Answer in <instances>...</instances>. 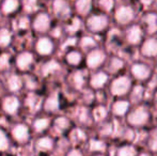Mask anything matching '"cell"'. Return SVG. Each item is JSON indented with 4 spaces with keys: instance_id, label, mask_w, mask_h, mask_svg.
Segmentation results:
<instances>
[{
    "instance_id": "obj_1",
    "label": "cell",
    "mask_w": 157,
    "mask_h": 156,
    "mask_svg": "<svg viewBox=\"0 0 157 156\" xmlns=\"http://www.w3.org/2000/svg\"><path fill=\"white\" fill-rule=\"evenodd\" d=\"M30 27L39 36L46 34L52 28V16L47 11H36L30 19Z\"/></svg>"
},
{
    "instance_id": "obj_2",
    "label": "cell",
    "mask_w": 157,
    "mask_h": 156,
    "mask_svg": "<svg viewBox=\"0 0 157 156\" xmlns=\"http://www.w3.org/2000/svg\"><path fill=\"white\" fill-rule=\"evenodd\" d=\"M11 137L15 142L24 146L29 142L31 137V129L25 123H16L11 128Z\"/></svg>"
},
{
    "instance_id": "obj_3",
    "label": "cell",
    "mask_w": 157,
    "mask_h": 156,
    "mask_svg": "<svg viewBox=\"0 0 157 156\" xmlns=\"http://www.w3.org/2000/svg\"><path fill=\"white\" fill-rule=\"evenodd\" d=\"M34 50L36 55L41 57H48L54 54L55 50V43L54 40L49 38L46 34L40 36L34 43Z\"/></svg>"
},
{
    "instance_id": "obj_4",
    "label": "cell",
    "mask_w": 157,
    "mask_h": 156,
    "mask_svg": "<svg viewBox=\"0 0 157 156\" xmlns=\"http://www.w3.org/2000/svg\"><path fill=\"white\" fill-rule=\"evenodd\" d=\"M14 63L19 72H28L34 64V55L29 50H23L16 55Z\"/></svg>"
},
{
    "instance_id": "obj_5",
    "label": "cell",
    "mask_w": 157,
    "mask_h": 156,
    "mask_svg": "<svg viewBox=\"0 0 157 156\" xmlns=\"http://www.w3.org/2000/svg\"><path fill=\"white\" fill-rule=\"evenodd\" d=\"M21 108V101L16 94H9L1 100V110L8 116H15Z\"/></svg>"
},
{
    "instance_id": "obj_6",
    "label": "cell",
    "mask_w": 157,
    "mask_h": 156,
    "mask_svg": "<svg viewBox=\"0 0 157 156\" xmlns=\"http://www.w3.org/2000/svg\"><path fill=\"white\" fill-rule=\"evenodd\" d=\"M21 9V0H1L0 12L4 16H12Z\"/></svg>"
},
{
    "instance_id": "obj_7",
    "label": "cell",
    "mask_w": 157,
    "mask_h": 156,
    "mask_svg": "<svg viewBox=\"0 0 157 156\" xmlns=\"http://www.w3.org/2000/svg\"><path fill=\"white\" fill-rule=\"evenodd\" d=\"M34 148L37 152H41V153L50 152V151H52L55 148L54 139H52V137H49V136H46V135L40 136L34 141Z\"/></svg>"
},
{
    "instance_id": "obj_8",
    "label": "cell",
    "mask_w": 157,
    "mask_h": 156,
    "mask_svg": "<svg viewBox=\"0 0 157 156\" xmlns=\"http://www.w3.org/2000/svg\"><path fill=\"white\" fill-rule=\"evenodd\" d=\"M52 10L54 15L59 19H64L70 14V6L65 0H52Z\"/></svg>"
},
{
    "instance_id": "obj_9",
    "label": "cell",
    "mask_w": 157,
    "mask_h": 156,
    "mask_svg": "<svg viewBox=\"0 0 157 156\" xmlns=\"http://www.w3.org/2000/svg\"><path fill=\"white\" fill-rule=\"evenodd\" d=\"M6 87L12 94L19 92L24 88V80L23 77L18 74H11L6 81Z\"/></svg>"
},
{
    "instance_id": "obj_10",
    "label": "cell",
    "mask_w": 157,
    "mask_h": 156,
    "mask_svg": "<svg viewBox=\"0 0 157 156\" xmlns=\"http://www.w3.org/2000/svg\"><path fill=\"white\" fill-rule=\"evenodd\" d=\"M52 125V120L48 117H37L32 122V131L36 134H43L47 131Z\"/></svg>"
},
{
    "instance_id": "obj_11",
    "label": "cell",
    "mask_w": 157,
    "mask_h": 156,
    "mask_svg": "<svg viewBox=\"0 0 157 156\" xmlns=\"http://www.w3.org/2000/svg\"><path fill=\"white\" fill-rule=\"evenodd\" d=\"M42 105H43V98L33 92L28 94L25 100V106L32 112L42 107Z\"/></svg>"
},
{
    "instance_id": "obj_12",
    "label": "cell",
    "mask_w": 157,
    "mask_h": 156,
    "mask_svg": "<svg viewBox=\"0 0 157 156\" xmlns=\"http://www.w3.org/2000/svg\"><path fill=\"white\" fill-rule=\"evenodd\" d=\"M43 107L44 111L47 113L55 112L59 109V100L56 94H52L50 96H47L45 100H43Z\"/></svg>"
},
{
    "instance_id": "obj_13",
    "label": "cell",
    "mask_w": 157,
    "mask_h": 156,
    "mask_svg": "<svg viewBox=\"0 0 157 156\" xmlns=\"http://www.w3.org/2000/svg\"><path fill=\"white\" fill-rule=\"evenodd\" d=\"M13 41V32L11 29L6 27L0 28V48L6 49L12 44Z\"/></svg>"
},
{
    "instance_id": "obj_14",
    "label": "cell",
    "mask_w": 157,
    "mask_h": 156,
    "mask_svg": "<svg viewBox=\"0 0 157 156\" xmlns=\"http://www.w3.org/2000/svg\"><path fill=\"white\" fill-rule=\"evenodd\" d=\"M13 28L16 31H26L30 28V19L28 15H21L16 16L13 21Z\"/></svg>"
},
{
    "instance_id": "obj_15",
    "label": "cell",
    "mask_w": 157,
    "mask_h": 156,
    "mask_svg": "<svg viewBox=\"0 0 157 156\" xmlns=\"http://www.w3.org/2000/svg\"><path fill=\"white\" fill-rule=\"evenodd\" d=\"M59 69H60V65H59V63L56 60H47L42 65L41 73L44 77H48L49 75L59 71Z\"/></svg>"
},
{
    "instance_id": "obj_16",
    "label": "cell",
    "mask_w": 157,
    "mask_h": 156,
    "mask_svg": "<svg viewBox=\"0 0 157 156\" xmlns=\"http://www.w3.org/2000/svg\"><path fill=\"white\" fill-rule=\"evenodd\" d=\"M39 0H21V9H23L27 14H34L36 11H39Z\"/></svg>"
},
{
    "instance_id": "obj_17",
    "label": "cell",
    "mask_w": 157,
    "mask_h": 156,
    "mask_svg": "<svg viewBox=\"0 0 157 156\" xmlns=\"http://www.w3.org/2000/svg\"><path fill=\"white\" fill-rule=\"evenodd\" d=\"M11 148V139L6 131L0 127V152L3 153Z\"/></svg>"
},
{
    "instance_id": "obj_18",
    "label": "cell",
    "mask_w": 157,
    "mask_h": 156,
    "mask_svg": "<svg viewBox=\"0 0 157 156\" xmlns=\"http://www.w3.org/2000/svg\"><path fill=\"white\" fill-rule=\"evenodd\" d=\"M52 124H54V128L57 129V131H64V129L67 127V120H66L65 118L63 117H60V118H57L56 120L52 122Z\"/></svg>"
},
{
    "instance_id": "obj_19",
    "label": "cell",
    "mask_w": 157,
    "mask_h": 156,
    "mask_svg": "<svg viewBox=\"0 0 157 156\" xmlns=\"http://www.w3.org/2000/svg\"><path fill=\"white\" fill-rule=\"evenodd\" d=\"M79 60H80V56H79V54L77 51H71L66 55V61L70 64H77V63H79Z\"/></svg>"
},
{
    "instance_id": "obj_20",
    "label": "cell",
    "mask_w": 157,
    "mask_h": 156,
    "mask_svg": "<svg viewBox=\"0 0 157 156\" xmlns=\"http://www.w3.org/2000/svg\"><path fill=\"white\" fill-rule=\"evenodd\" d=\"M10 57L8 56V55L3 54L0 56V71H4V70H6L9 67V65H10Z\"/></svg>"
},
{
    "instance_id": "obj_21",
    "label": "cell",
    "mask_w": 157,
    "mask_h": 156,
    "mask_svg": "<svg viewBox=\"0 0 157 156\" xmlns=\"http://www.w3.org/2000/svg\"><path fill=\"white\" fill-rule=\"evenodd\" d=\"M88 4H89V0H78L77 1V10L80 13H85L88 9Z\"/></svg>"
},
{
    "instance_id": "obj_22",
    "label": "cell",
    "mask_w": 157,
    "mask_h": 156,
    "mask_svg": "<svg viewBox=\"0 0 157 156\" xmlns=\"http://www.w3.org/2000/svg\"><path fill=\"white\" fill-rule=\"evenodd\" d=\"M67 156H81V155H80V153H79L78 151L74 150V151H71V152L67 154Z\"/></svg>"
},
{
    "instance_id": "obj_23",
    "label": "cell",
    "mask_w": 157,
    "mask_h": 156,
    "mask_svg": "<svg viewBox=\"0 0 157 156\" xmlns=\"http://www.w3.org/2000/svg\"><path fill=\"white\" fill-rule=\"evenodd\" d=\"M0 2H1V0H0Z\"/></svg>"
}]
</instances>
